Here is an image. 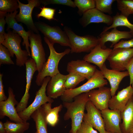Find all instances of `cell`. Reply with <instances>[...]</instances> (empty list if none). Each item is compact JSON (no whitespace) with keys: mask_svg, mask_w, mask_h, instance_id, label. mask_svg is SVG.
<instances>
[{"mask_svg":"<svg viewBox=\"0 0 133 133\" xmlns=\"http://www.w3.org/2000/svg\"><path fill=\"white\" fill-rule=\"evenodd\" d=\"M26 84L25 93L16 107L18 113L21 112L27 107L30 95L29 93L32 80L35 72L37 71L35 62L32 58L29 59L25 64Z\"/></svg>","mask_w":133,"mask_h":133,"instance_id":"4fadbf2b","label":"cell"},{"mask_svg":"<svg viewBox=\"0 0 133 133\" xmlns=\"http://www.w3.org/2000/svg\"><path fill=\"white\" fill-rule=\"evenodd\" d=\"M4 34L5 39L2 43L9 50L11 57L15 55L16 57V65L19 66H24L29 59L28 53L26 50L22 49L20 43L21 37L10 29Z\"/></svg>","mask_w":133,"mask_h":133,"instance_id":"277c9868","label":"cell"},{"mask_svg":"<svg viewBox=\"0 0 133 133\" xmlns=\"http://www.w3.org/2000/svg\"><path fill=\"white\" fill-rule=\"evenodd\" d=\"M8 97L5 101H0V118L2 119L5 116L8 117L10 120L15 123L23 122L19 116L15 106L18 103L16 100L13 91L9 87L8 89Z\"/></svg>","mask_w":133,"mask_h":133,"instance_id":"8fae6325","label":"cell"},{"mask_svg":"<svg viewBox=\"0 0 133 133\" xmlns=\"http://www.w3.org/2000/svg\"><path fill=\"white\" fill-rule=\"evenodd\" d=\"M133 133V132H131V133Z\"/></svg>","mask_w":133,"mask_h":133,"instance_id":"f6af8a7d","label":"cell"},{"mask_svg":"<svg viewBox=\"0 0 133 133\" xmlns=\"http://www.w3.org/2000/svg\"><path fill=\"white\" fill-rule=\"evenodd\" d=\"M51 102H47L41 106L45 115L46 120L49 125L54 127L59 121V113L62 110L63 105H59L53 108H51Z\"/></svg>","mask_w":133,"mask_h":133,"instance_id":"d4e9b609","label":"cell"},{"mask_svg":"<svg viewBox=\"0 0 133 133\" xmlns=\"http://www.w3.org/2000/svg\"><path fill=\"white\" fill-rule=\"evenodd\" d=\"M106 131L122 133L120 128L122 118L121 112L108 108L100 111Z\"/></svg>","mask_w":133,"mask_h":133,"instance_id":"2e32d148","label":"cell"},{"mask_svg":"<svg viewBox=\"0 0 133 133\" xmlns=\"http://www.w3.org/2000/svg\"><path fill=\"white\" fill-rule=\"evenodd\" d=\"M131 86L133 88V83L131 85Z\"/></svg>","mask_w":133,"mask_h":133,"instance_id":"ee69618b","label":"cell"},{"mask_svg":"<svg viewBox=\"0 0 133 133\" xmlns=\"http://www.w3.org/2000/svg\"><path fill=\"white\" fill-rule=\"evenodd\" d=\"M35 25L51 43H57L62 46L70 47L68 37L65 32L58 26H52L41 21L35 22Z\"/></svg>","mask_w":133,"mask_h":133,"instance_id":"52a82bcc","label":"cell"},{"mask_svg":"<svg viewBox=\"0 0 133 133\" xmlns=\"http://www.w3.org/2000/svg\"><path fill=\"white\" fill-rule=\"evenodd\" d=\"M0 133H5L4 123L1 121H0Z\"/></svg>","mask_w":133,"mask_h":133,"instance_id":"b9f144b4","label":"cell"},{"mask_svg":"<svg viewBox=\"0 0 133 133\" xmlns=\"http://www.w3.org/2000/svg\"><path fill=\"white\" fill-rule=\"evenodd\" d=\"M64 30L68 37L71 53L90 52L99 44L98 38L94 36L78 35L67 26H65Z\"/></svg>","mask_w":133,"mask_h":133,"instance_id":"5b68a950","label":"cell"},{"mask_svg":"<svg viewBox=\"0 0 133 133\" xmlns=\"http://www.w3.org/2000/svg\"><path fill=\"white\" fill-rule=\"evenodd\" d=\"M100 70L104 78L107 79L110 83L112 97L115 95L123 79L125 77L129 76V72L127 70L120 71L109 69L107 68L105 63Z\"/></svg>","mask_w":133,"mask_h":133,"instance_id":"44dd1931","label":"cell"},{"mask_svg":"<svg viewBox=\"0 0 133 133\" xmlns=\"http://www.w3.org/2000/svg\"><path fill=\"white\" fill-rule=\"evenodd\" d=\"M18 11L13 12L7 13L5 17V20L7 24L6 31L10 29L18 34L23 39L22 45L25 46L26 50L28 52L29 56H31V53L30 51V44L29 41V36L30 30L26 31L23 26L20 24L18 23L15 19V16L18 13Z\"/></svg>","mask_w":133,"mask_h":133,"instance_id":"e0dca14e","label":"cell"},{"mask_svg":"<svg viewBox=\"0 0 133 133\" xmlns=\"http://www.w3.org/2000/svg\"><path fill=\"white\" fill-rule=\"evenodd\" d=\"M88 94L89 100L100 110L109 108L108 103L112 96L110 88L103 86L91 90Z\"/></svg>","mask_w":133,"mask_h":133,"instance_id":"9a60e30c","label":"cell"},{"mask_svg":"<svg viewBox=\"0 0 133 133\" xmlns=\"http://www.w3.org/2000/svg\"><path fill=\"white\" fill-rule=\"evenodd\" d=\"M122 123L120 125L122 133L133 132V96L121 112Z\"/></svg>","mask_w":133,"mask_h":133,"instance_id":"cb8c5ba5","label":"cell"},{"mask_svg":"<svg viewBox=\"0 0 133 133\" xmlns=\"http://www.w3.org/2000/svg\"><path fill=\"white\" fill-rule=\"evenodd\" d=\"M18 0H0V11L13 12L19 8Z\"/></svg>","mask_w":133,"mask_h":133,"instance_id":"1f68e13d","label":"cell"},{"mask_svg":"<svg viewBox=\"0 0 133 133\" xmlns=\"http://www.w3.org/2000/svg\"><path fill=\"white\" fill-rule=\"evenodd\" d=\"M67 77L68 74L60 73L51 77L46 87L47 95L53 99L61 97L66 90L65 85Z\"/></svg>","mask_w":133,"mask_h":133,"instance_id":"ac0fdd59","label":"cell"},{"mask_svg":"<svg viewBox=\"0 0 133 133\" xmlns=\"http://www.w3.org/2000/svg\"><path fill=\"white\" fill-rule=\"evenodd\" d=\"M74 2L78 9V13L83 15L86 11L95 8V0H74Z\"/></svg>","mask_w":133,"mask_h":133,"instance_id":"4dcf8cb0","label":"cell"},{"mask_svg":"<svg viewBox=\"0 0 133 133\" xmlns=\"http://www.w3.org/2000/svg\"><path fill=\"white\" fill-rule=\"evenodd\" d=\"M71 102H63V106L66 109L64 115L65 120L71 119V128L70 133H76L83 121L84 110L89 100L88 92L81 94L75 97Z\"/></svg>","mask_w":133,"mask_h":133,"instance_id":"6da1fadb","label":"cell"},{"mask_svg":"<svg viewBox=\"0 0 133 133\" xmlns=\"http://www.w3.org/2000/svg\"><path fill=\"white\" fill-rule=\"evenodd\" d=\"M112 50L109 48H103L98 44L89 53L84 56L83 60L95 65L100 70Z\"/></svg>","mask_w":133,"mask_h":133,"instance_id":"603a6c76","label":"cell"},{"mask_svg":"<svg viewBox=\"0 0 133 133\" xmlns=\"http://www.w3.org/2000/svg\"><path fill=\"white\" fill-rule=\"evenodd\" d=\"M115 0H95V8L103 13L111 15L113 13L112 5Z\"/></svg>","mask_w":133,"mask_h":133,"instance_id":"d6a6232c","label":"cell"},{"mask_svg":"<svg viewBox=\"0 0 133 133\" xmlns=\"http://www.w3.org/2000/svg\"><path fill=\"white\" fill-rule=\"evenodd\" d=\"M113 49L118 48H133V38L128 40H122L113 47Z\"/></svg>","mask_w":133,"mask_h":133,"instance_id":"74e56055","label":"cell"},{"mask_svg":"<svg viewBox=\"0 0 133 133\" xmlns=\"http://www.w3.org/2000/svg\"><path fill=\"white\" fill-rule=\"evenodd\" d=\"M5 133H24L29 128L30 123L27 121L15 123L7 120L4 123Z\"/></svg>","mask_w":133,"mask_h":133,"instance_id":"83f0119b","label":"cell"},{"mask_svg":"<svg viewBox=\"0 0 133 133\" xmlns=\"http://www.w3.org/2000/svg\"><path fill=\"white\" fill-rule=\"evenodd\" d=\"M40 9H41V12L36 15L37 18H39L40 17H42L49 20L54 19L55 9L46 7L45 6Z\"/></svg>","mask_w":133,"mask_h":133,"instance_id":"e575fe53","label":"cell"},{"mask_svg":"<svg viewBox=\"0 0 133 133\" xmlns=\"http://www.w3.org/2000/svg\"><path fill=\"white\" fill-rule=\"evenodd\" d=\"M133 56V48H118L112 49L107 60L112 69L124 71Z\"/></svg>","mask_w":133,"mask_h":133,"instance_id":"9c48e42d","label":"cell"},{"mask_svg":"<svg viewBox=\"0 0 133 133\" xmlns=\"http://www.w3.org/2000/svg\"><path fill=\"white\" fill-rule=\"evenodd\" d=\"M8 49L2 44H0V66L2 64L14 65V63Z\"/></svg>","mask_w":133,"mask_h":133,"instance_id":"836d02e7","label":"cell"},{"mask_svg":"<svg viewBox=\"0 0 133 133\" xmlns=\"http://www.w3.org/2000/svg\"><path fill=\"white\" fill-rule=\"evenodd\" d=\"M96 66L83 60H72L68 62L66 71L68 73H75L89 79L93 75L96 69Z\"/></svg>","mask_w":133,"mask_h":133,"instance_id":"ffe728a7","label":"cell"},{"mask_svg":"<svg viewBox=\"0 0 133 133\" xmlns=\"http://www.w3.org/2000/svg\"><path fill=\"white\" fill-rule=\"evenodd\" d=\"M126 70L128 72L130 79V85L133 83V56L131 58L126 67Z\"/></svg>","mask_w":133,"mask_h":133,"instance_id":"ab89813d","label":"cell"},{"mask_svg":"<svg viewBox=\"0 0 133 133\" xmlns=\"http://www.w3.org/2000/svg\"><path fill=\"white\" fill-rule=\"evenodd\" d=\"M101 71L97 68L95 73L87 81L82 85L74 88L66 89L61 97L63 102H71L77 96L82 93H87L96 88L107 84Z\"/></svg>","mask_w":133,"mask_h":133,"instance_id":"3957f363","label":"cell"},{"mask_svg":"<svg viewBox=\"0 0 133 133\" xmlns=\"http://www.w3.org/2000/svg\"><path fill=\"white\" fill-rule=\"evenodd\" d=\"M82 15L79 21L83 27L92 23H103L110 26L113 22V17L105 14L95 8L87 10Z\"/></svg>","mask_w":133,"mask_h":133,"instance_id":"5bb4252c","label":"cell"},{"mask_svg":"<svg viewBox=\"0 0 133 133\" xmlns=\"http://www.w3.org/2000/svg\"><path fill=\"white\" fill-rule=\"evenodd\" d=\"M44 39L48 45L50 52V55L41 70L38 72L36 76L35 82L39 86L42 85L44 80L46 77H51L60 73L58 69L60 61L64 56L70 52V49H66L61 52H58L54 47V44L50 42L45 37Z\"/></svg>","mask_w":133,"mask_h":133,"instance_id":"7a4b0ae2","label":"cell"},{"mask_svg":"<svg viewBox=\"0 0 133 133\" xmlns=\"http://www.w3.org/2000/svg\"><path fill=\"white\" fill-rule=\"evenodd\" d=\"M41 3L45 6L50 4L66 5L73 8L76 7L74 1L71 0H40Z\"/></svg>","mask_w":133,"mask_h":133,"instance_id":"d590c367","label":"cell"},{"mask_svg":"<svg viewBox=\"0 0 133 133\" xmlns=\"http://www.w3.org/2000/svg\"><path fill=\"white\" fill-rule=\"evenodd\" d=\"M31 117L35 123L36 131L34 133H48L47 123L43 109L41 106L31 115Z\"/></svg>","mask_w":133,"mask_h":133,"instance_id":"484cf974","label":"cell"},{"mask_svg":"<svg viewBox=\"0 0 133 133\" xmlns=\"http://www.w3.org/2000/svg\"><path fill=\"white\" fill-rule=\"evenodd\" d=\"M85 79L84 77L78 74L75 73H68L65 83V86L66 89H71L75 88L76 86Z\"/></svg>","mask_w":133,"mask_h":133,"instance_id":"f546056e","label":"cell"},{"mask_svg":"<svg viewBox=\"0 0 133 133\" xmlns=\"http://www.w3.org/2000/svg\"><path fill=\"white\" fill-rule=\"evenodd\" d=\"M76 133H99L92 126L83 121Z\"/></svg>","mask_w":133,"mask_h":133,"instance_id":"8d00e7d4","label":"cell"},{"mask_svg":"<svg viewBox=\"0 0 133 133\" xmlns=\"http://www.w3.org/2000/svg\"><path fill=\"white\" fill-rule=\"evenodd\" d=\"M105 133H116L110 132H109L106 131Z\"/></svg>","mask_w":133,"mask_h":133,"instance_id":"7bdbcfd3","label":"cell"},{"mask_svg":"<svg viewBox=\"0 0 133 133\" xmlns=\"http://www.w3.org/2000/svg\"><path fill=\"white\" fill-rule=\"evenodd\" d=\"M133 96V89L130 85L118 91L116 95L111 98L108 103V108L121 112Z\"/></svg>","mask_w":133,"mask_h":133,"instance_id":"7402d4cb","label":"cell"},{"mask_svg":"<svg viewBox=\"0 0 133 133\" xmlns=\"http://www.w3.org/2000/svg\"><path fill=\"white\" fill-rule=\"evenodd\" d=\"M7 13L0 11V35H4L6 33L4 29L6 22L4 17Z\"/></svg>","mask_w":133,"mask_h":133,"instance_id":"f35d334b","label":"cell"},{"mask_svg":"<svg viewBox=\"0 0 133 133\" xmlns=\"http://www.w3.org/2000/svg\"><path fill=\"white\" fill-rule=\"evenodd\" d=\"M133 37L130 32L120 31L115 28L110 31H102L98 38L99 44L102 48L105 49L106 48L105 43L108 41L112 43L110 47L112 48L121 39H131Z\"/></svg>","mask_w":133,"mask_h":133,"instance_id":"d6986e66","label":"cell"},{"mask_svg":"<svg viewBox=\"0 0 133 133\" xmlns=\"http://www.w3.org/2000/svg\"><path fill=\"white\" fill-rule=\"evenodd\" d=\"M83 121L97 130L100 133H105L104 124L101 111L89 100L86 103Z\"/></svg>","mask_w":133,"mask_h":133,"instance_id":"7c38bea8","label":"cell"},{"mask_svg":"<svg viewBox=\"0 0 133 133\" xmlns=\"http://www.w3.org/2000/svg\"><path fill=\"white\" fill-rule=\"evenodd\" d=\"M30 30L29 40L30 42L31 56L35 62L37 71L39 72L41 70L46 61L45 51L41 35Z\"/></svg>","mask_w":133,"mask_h":133,"instance_id":"30bf717a","label":"cell"},{"mask_svg":"<svg viewBox=\"0 0 133 133\" xmlns=\"http://www.w3.org/2000/svg\"><path fill=\"white\" fill-rule=\"evenodd\" d=\"M113 18L112 24L108 27H105L103 31H108L111 29L116 28L119 26H125L129 29L130 32L133 36V24L129 21L128 18L117 13L113 17Z\"/></svg>","mask_w":133,"mask_h":133,"instance_id":"4316f807","label":"cell"},{"mask_svg":"<svg viewBox=\"0 0 133 133\" xmlns=\"http://www.w3.org/2000/svg\"><path fill=\"white\" fill-rule=\"evenodd\" d=\"M27 4H23L18 0L19 11L15 16L17 22L24 24L29 30L34 33L39 34V31L36 27L33 21L32 16V12L34 7L40 6L41 4L40 0H27Z\"/></svg>","mask_w":133,"mask_h":133,"instance_id":"ba28073f","label":"cell"},{"mask_svg":"<svg viewBox=\"0 0 133 133\" xmlns=\"http://www.w3.org/2000/svg\"><path fill=\"white\" fill-rule=\"evenodd\" d=\"M118 9L120 14L128 18L129 16L133 14V0H117Z\"/></svg>","mask_w":133,"mask_h":133,"instance_id":"f1b7e54d","label":"cell"},{"mask_svg":"<svg viewBox=\"0 0 133 133\" xmlns=\"http://www.w3.org/2000/svg\"><path fill=\"white\" fill-rule=\"evenodd\" d=\"M3 74L0 73V101L6 100L8 98L6 96L4 89L2 77Z\"/></svg>","mask_w":133,"mask_h":133,"instance_id":"60d3db41","label":"cell"},{"mask_svg":"<svg viewBox=\"0 0 133 133\" xmlns=\"http://www.w3.org/2000/svg\"><path fill=\"white\" fill-rule=\"evenodd\" d=\"M51 77H47L44 78L39 89L36 92L34 99L32 103L23 111L18 113L21 118L27 121L31 117L32 114L42 105L47 102L52 103L53 99L47 95L46 87Z\"/></svg>","mask_w":133,"mask_h":133,"instance_id":"8992f818","label":"cell"}]
</instances>
